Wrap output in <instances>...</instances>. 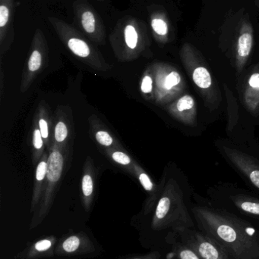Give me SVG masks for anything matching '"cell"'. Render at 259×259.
Segmentation results:
<instances>
[{
	"label": "cell",
	"instance_id": "cell-1",
	"mask_svg": "<svg viewBox=\"0 0 259 259\" xmlns=\"http://www.w3.org/2000/svg\"><path fill=\"white\" fill-rule=\"evenodd\" d=\"M199 231L214 240L231 259H259V229L225 210L194 206Z\"/></svg>",
	"mask_w": 259,
	"mask_h": 259
},
{
	"label": "cell",
	"instance_id": "cell-2",
	"mask_svg": "<svg viewBox=\"0 0 259 259\" xmlns=\"http://www.w3.org/2000/svg\"><path fill=\"white\" fill-rule=\"evenodd\" d=\"M113 51L120 62H131L146 56L150 48L144 21L132 15L120 18L109 36Z\"/></svg>",
	"mask_w": 259,
	"mask_h": 259
},
{
	"label": "cell",
	"instance_id": "cell-3",
	"mask_svg": "<svg viewBox=\"0 0 259 259\" xmlns=\"http://www.w3.org/2000/svg\"><path fill=\"white\" fill-rule=\"evenodd\" d=\"M152 227L155 230L172 228L175 232L195 228L182 189L174 180H170L164 187L155 209Z\"/></svg>",
	"mask_w": 259,
	"mask_h": 259
},
{
	"label": "cell",
	"instance_id": "cell-4",
	"mask_svg": "<svg viewBox=\"0 0 259 259\" xmlns=\"http://www.w3.org/2000/svg\"><path fill=\"white\" fill-rule=\"evenodd\" d=\"M48 21L61 42L82 62L98 71H106L110 68L99 50L76 27L56 17H49Z\"/></svg>",
	"mask_w": 259,
	"mask_h": 259
},
{
	"label": "cell",
	"instance_id": "cell-5",
	"mask_svg": "<svg viewBox=\"0 0 259 259\" xmlns=\"http://www.w3.org/2000/svg\"><path fill=\"white\" fill-rule=\"evenodd\" d=\"M182 60L206 107L211 111L217 109L221 99L220 89L206 65L189 47L182 50Z\"/></svg>",
	"mask_w": 259,
	"mask_h": 259
},
{
	"label": "cell",
	"instance_id": "cell-6",
	"mask_svg": "<svg viewBox=\"0 0 259 259\" xmlns=\"http://www.w3.org/2000/svg\"><path fill=\"white\" fill-rule=\"evenodd\" d=\"M66 145L52 143L51 147L48 149V170L46 178L45 187L41 199L40 206L36 209L32 225H38L46 217L53 204L56 194V189L60 182L62 173L66 162Z\"/></svg>",
	"mask_w": 259,
	"mask_h": 259
},
{
	"label": "cell",
	"instance_id": "cell-7",
	"mask_svg": "<svg viewBox=\"0 0 259 259\" xmlns=\"http://www.w3.org/2000/svg\"><path fill=\"white\" fill-rule=\"evenodd\" d=\"M155 79V102L160 106H167L185 94L187 83L176 68L164 62L152 65Z\"/></svg>",
	"mask_w": 259,
	"mask_h": 259
},
{
	"label": "cell",
	"instance_id": "cell-8",
	"mask_svg": "<svg viewBox=\"0 0 259 259\" xmlns=\"http://www.w3.org/2000/svg\"><path fill=\"white\" fill-rule=\"evenodd\" d=\"M76 27L91 42L103 45L106 41V27L98 12L87 2L77 0L73 4Z\"/></svg>",
	"mask_w": 259,
	"mask_h": 259
},
{
	"label": "cell",
	"instance_id": "cell-9",
	"mask_svg": "<svg viewBox=\"0 0 259 259\" xmlns=\"http://www.w3.org/2000/svg\"><path fill=\"white\" fill-rule=\"evenodd\" d=\"M49 48L45 35L41 29H36L30 45V53L24 68L21 91H27L33 80L44 69L48 59Z\"/></svg>",
	"mask_w": 259,
	"mask_h": 259
},
{
	"label": "cell",
	"instance_id": "cell-10",
	"mask_svg": "<svg viewBox=\"0 0 259 259\" xmlns=\"http://www.w3.org/2000/svg\"><path fill=\"white\" fill-rule=\"evenodd\" d=\"M176 234L181 243L190 247L201 259H231L213 239L194 228L182 229Z\"/></svg>",
	"mask_w": 259,
	"mask_h": 259
},
{
	"label": "cell",
	"instance_id": "cell-11",
	"mask_svg": "<svg viewBox=\"0 0 259 259\" xmlns=\"http://www.w3.org/2000/svg\"><path fill=\"white\" fill-rule=\"evenodd\" d=\"M165 109L175 120L189 127H196L198 123V108L196 100L189 94H183L172 103L165 106Z\"/></svg>",
	"mask_w": 259,
	"mask_h": 259
},
{
	"label": "cell",
	"instance_id": "cell-12",
	"mask_svg": "<svg viewBox=\"0 0 259 259\" xmlns=\"http://www.w3.org/2000/svg\"><path fill=\"white\" fill-rule=\"evenodd\" d=\"M222 150L229 161L259 190V161L248 154L230 146H222Z\"/></svg>",
	"mask_w": 259,
	"mask_h": 259
},
{
	"label": "cell",
	"instance_id": "cell-13",
	"mask_svg": "<svg viewBox=\"0 0 259 259\" xmlns=\"http://www.w3.org/2000/svg\"><path fill=\"white\" fill-rule=\"evenodd\" d=\"M15 0H0V53L3 56L10 49L15 38Z\"/></svg>",
	"mask_w": 259,
	"mask_h": 259
},
{
	"label": "cell",
	"instance_id": "cell-14",
	"mask_svg": "<svg viewBox=\"0 0 259 259\" xmlns=\"http://www.w3.org/2000/svg\"><path fill=\"white\" fill-rule=\"evenodd\" d=\"M243 103L254 115L259 114V65L251 73L243 91Z\"/></svg>",
	"mask_w": 259,
	"mask_h": 259
},
{
	"label": "cell",
	"instance_id": "cell-15",
	"mask_svg": "<svg viewBox=\"0 0 259 259\" xmlns=\"http://www.w3.org/2000/svg\"><path fill=\"white\" fill-rule=\"evenodd\" d=\"M48 158L49 153L44 152L36 165L33 196H32L31 200V208H30L31 211H33L38 208V205L42 199L44 187H45L47 170H48Z\"/></svg>",
	"mask_w": 259,
	"mask_h": 259
},
{
	"label": "cell",
	"instance_id": "cell-16",
	"mask_svg": "<svg viewBox=\"0 0 259 259\" xmlns=\"http://www.w3.org/2000/svg\"><path fill=\"white\" fill-rule=\"evenodd\" d=\"M253 37L252 33L248 30H244L239 36L237 47V68L238 72H241L247 62L248 59L252 51Z\"/></svg>",
	"mask_w": 259,
	"mask_h": 259
},
{
	"label": "cell",
	"instance_id": "cell-17",
	"mask_svg": "<svg viewBox=\"0 0 259 259\" xmlns=\"http://www.w3.org/2000/svg\"><path fill=\"white\" fill-rule=\"evenodd\" d=\"M150 25L152 27L154 37L158 42H164L168 40L169 29L168 21L165 15L162 12L155 11L150 13Z\"/></svg>",
	"mask_w": 259,
	"mask_h": 259
},
{
	"label": "cell",
	"instance_id": "cell-18",
	"mask_svg": "<svg viewBox=\"0 0 259 259\" xmlns=\"http://www.w3.org/2000/svg\"><path fill=\"white\" fill-rule=\"evenodd\" d=\"M231 200L241 212L257 219L259 222V199L239 194L232 196Z\"/></svg>",
	"mask_w": 259,
	"mask_h": 259
},
{
	"label": "cell",
	"instance_id": "cell-19",
	"mask_svg": "<svg viewBox=\"0 0 259 259\" xmlns=\"http://www.w3.org/2000/svg\"><path fill=\"white\" fill-rule=\"evenodd\" d=\"M224 89H225V97H226L227 104H228V121L227 130L228 131H231L238 122V103L235 96L226 84H224Z\"/></svg>",
	"mask_w": 259,
	"mask_h": 259
},
{
	"label": "cell",
	"instance_id": "cell-20",
	"mask_svg": "<svg viewBox=\"0 0 259 259\" xmlns=\"http://www.w3.org/2000/svg\"><path fill=\"white\" fill-rule=\"evenodd\" d=\"M85 171L84 173L82 180V191L83 195V202L87 209L90 208L92 202L93 195H94V177L92 174V167L88 165L85 167Z\"/></svg>",
	"mask_w": 259,
	"mask_h": 259
},
{
	"label": "cell",
	"instance_id": "cell-21",
	"mask_svg": "<svg viewBox=\"0 0 259 259\" xmlns=\"http://www.w3.org/2000/svg\"><path fill=\"white\" fill-rule=\"evenodd\" d=\"M38 128L41 131V135H42L43 139L44 140L45 146H47V149H50L52 146L51 140H50V118L49 117L48 113H47V109L45 106H41L38 109Z\"/></svg>",
	"mask_w": 259,
	"mask_h": 259
},
{
	"label": "cell",
	"instance_id": "cell-22",
	"mask_svg": "<svg viewBox=\"0 0 259 259\" xmlns=\"http://www.w3.org/2000/svg\"><path fill=\"white\" fill-rule=\"evenodd\" d=\"M141 94L147 100L155 101V79L152 66L149 67L143 74L140 86Z\"/></svg>",
	"mask_w": 259,
	"mask_h": 259
},
{
	"label": "cell",
	"instance_id": "cell-23",
	"mask_svg": "<svg viewBox=\"0 0 259 259\" xmlns=\"http://www.w3.org/2000/svg\"><path fill=\"white\" fill-rule=\"evenodd\" d=\"M32 144H33V164L39 162L41 157L44 153V140L41 135V131L38 128V124H34L33 134H32Z\"/></svg>",
	"mask_w": 259,
	"mask_h": 259
},
{
	"label": "cell",
	"instance_id": "cell-24",
	"mask_svg": "<svg viewBox=\"0 0 259 259\" xmlns=\"http://www.w3.org/2000/svg\"><path fill=\"white\" fill-rule=\"evenodd\" d=\"M133 172H135L137 178H138V181L141 183V186L143 188L149 192V193H152V197H153V201L155 202V199L157 198L156 188H155V184L152 182L151 180L150 177L147 175V173L144 172L138 164H134L133 167H132Z\"/></svg>",
	"mask_w": 259,
	"mask_h": 259
},
{
	"label": "cell",
	"instance_id": "cell-25",
	"mask_svg": "<svg viewBox=\"0 0 259 259\" xmlns=\"http://www.w3.org/2000/svg\"><path fill=\"white\" fill-rule=\"evenodd\" d=\"M68 135H69V131L66 123L62 120H59L54 127L53 138H54L55 143L59 145H66L65 142L68 139Z\"/></svg>",
	"mask_w": 259,
	"mask_h": 259
},
{
	"label": "cell",
	"instance_id": "cell-26",
	"mask_svg": "<svg viewBox=\"0 0 259 259\" xmlns=\"http://www.w3.org/2000/svg\"><path fill=\"white\" fill-rule=\"evenodd\" d=\"M174 251L175 255L179 259H201L190 247L182 243L176 244Z\"/></svg>",
	"mask_w": 259,
	"mask_h": 259
},
{
	"label": "cell",
	"instance_id": "cell-27",
	"mask_svg": "<svg viewBox=\"0 0 259 259\" xmlns=\"http://www.w3.org/2000/svg\"><path fill=\"white\" fill-rule=\"evenodd\" d=\"M108 154L110 155L111 158L114 160L117 164H121L123 166H133L135 163L132 164V159L129 155L122 152V151L118 150H111L106 151Z\"/></svg>",
	"mask_w": 259,
	"mask_h": 259
},
{
	"label": "cell",
	"instance_id": "cell-28",
	"mask_svg": "<svg viewBox=\"0 0 259 259\" xmlns=\"http://www.w3.org/2000/svg\"><path fill=\"white\" fill-rule=\"evenodd\" d=\"M81 245L80 238L77 236H71L67 238L62 243V249L67 253H72L79 249Z\"/></svg>",
	"mask_w": 259,
	"mask_h": 259
},
{
	"label": "cell",
	"instance_id": "cell-29",
	"mask_svg": "<svg viewBox=\"0 0 259 259\" xmlns=\"http://www.w3.org/2000/svg\"><path fill=\"white\" fill-rule=\"evenodd\" d=\"M95 139L99 144L105 147H110L114 143L112 136L106 131H97L95 134Z\"/></svg>",
	"mask_w": 259,
	"mask_h": 259
},
{
	"label": "cell",
	"instance_id": "cell-30",
	"mask_svg": "<svg viewBox=\"0 0 259 259\" xmlns=\"http://www.w3.org/2000/svg\"><path fill=\"white\" fill-rule=\"evenodd\" d=\"M51 240L46 239V240H40L38 243H35L33 248L36 252H43L49 250L51 248Z\"/></svg>",
	"mask_w": 259,
	"mask_h": 259
},
{
	"label": "cell",
	"instance_id": "cell-31",
	"mask_svg": "<svg viewBox=\"0 0 259 259\" xmlns=\"http://www.w3.org/2000/svg\"><path fill=\"white\" fill-rule=\"evenodd\" d=\"M159 258V254L158 253H155L153 254V255H151V256L147 257V258H133V259H158Z\"/></svg>",
	"mask_w": 259,
	"mask_h": 259
},
{
	"label": "cell",
	"instance_id": "cell-32",
	"mask_svg": "<svg viewBox=\"0 0 259 259\" xmlns=\"http://www.w3.org/2000/svg\"><path fill=\"white\" fill-rule=\"evenodd\" d=\"M97 1H104V0H97Z\"/></svg>",
	"mask_w": 259,
	"mask_h": 259
}]
</instances>
